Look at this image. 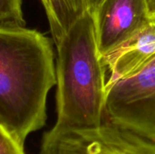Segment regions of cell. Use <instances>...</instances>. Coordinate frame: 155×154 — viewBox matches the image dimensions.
Instances as JSON below:
<instances>
[{"mask_svg":"<svg viewBox=\"0 0 155 154\" xmlns=\"http://www.w3.org/2000/svg\"><path fill=\"white\" fill-rule=\"evenodd\" d=\"M22 0H0V28L25 27Z\"/></svg>","mask_w":155,"mask_h":154,"instance_id":"ba28073f","label":"cell"},{"mask_svg":"<svg viewBox=\"0 0 155 154\" xmlns=\"http://www.w3.org/2000/svg\"><path fill=\"white\" fill-rule=\"evenodd\" d=\"M50 39L25 27L0 28V126L21 143L46 123L56 84Z\"/></svg>","mask_w":155,"mask_h":154,"instance_id":"6da1fadb","label":"cell"},{"mask_svg":"<svg viewBox=\"0 0 155 154\" xmlns=\"http://www.w3.org/2000/svg\"><path fill=\"white\" fill-rule=\"evenodd\" d=\"M93 17L102 57L153 21L144 0H104Z\"/></svg>","mask_w":155,"mask_h":154,"instance_id":"5b68a950","label":"cell"},{"mask_svg":"<svg viewBox=\"0 0 155 154\" xmlns=\"http://www.w3.org/2000/svg\"><path fill=\"white\" fill-rule=\"evenodd\" d=\"M150 17L155 21V0H144Z\"/></svg>","mask_w":155,"mask_h":154,"instance_id":"8fae6325","label":"cell"},{"mask_svg":"<svg viewBox=\"0 0 155 154\" xmlns=\"http://www.w3.org/2000/svg\"><path fill=\"white\" fill-rule=\"evenodd\" d=\"M40 154H155V143L105 119L93 127L53 126L43 134Z\"/></svg>","mask_w":155,"mask_h":154,"instance_id":"3957f363","label":"cell"},{"mask_svg":"<svg viewBox=\"0 0 155 154\" xmlns=\"http://www.w3.org/2000/svg\"><path fill=\"white\" fill-rule=\"evenodd\" d=\"M56 45L70 27L86 12L85 0H41Z\"/></svg>","mask_w":155,"mask_h":154,"instance_id":"52a82bcc","label":"cell"},{"mask_svg":"<svg viewBox=\"0 0 155 154\" xmlns=\"http://www.w3.org/2000/svg\"><path fill=\"white\" fill-rule=\"evenodd\" d=\"M110 72L106 89L137 76L155 64V21L151 22L118 47L102 57Z\"/></svg>","mask_w":155,"mask_h":154,"instance_id":"8992f818","label":"cell"},{"mask_svg":"<svg viewBox=\"0 0 155 154\" xmlns=\"http://www.w3.org/2000/svg\"><path fill=\"white\" fill-rule=\"evenodd\" d=\"M0 154H25L24 144L0 126Z\"/></svg>","mask_w":155,"mask_h":154,"instance_id":"9c48e42d","label":"cell"},{"mask_svg":"<svg viewBox=\"0 0 155 154\" xmlns=\"http://www.w3.org/2000/svg\"><path fill=\"white\" fill-rule=\"evenodd\" d=\"M105 119L155 143V64L106 89Z\"/></svg>","mask_w":155,"mask_h":154,"instance_id":"277c9868","label":"cell"},{"mask_svg":"<svg viewBox=\"0 0 155 154\" xmlns=\"http://www.w3.org/2000/svg\"><path fill=\"white\" fill-rule=\"evenodd\" d=\"M103 2H104V0H85L86 11L92 16H94L95 15V13L97 12L98 8L100 7V5H102Z\"/></svg>","mask_w":155,"mask_h":154,"instance_id":"30bf717a","label":"cell"},{"mask_svg":"<svg viewBox=\"0 0 155 154\" xmlns=\"http://www.w3.org/2000/svg\"><path fill=\"white\" fill-rule=\"evenodd\" d=\"M56 113L54 126L85 128L105 120V66L94 17L86 11L56 44Z\"/></svg>","mask_w":155,"mask_h":154,"instance_id":"7a4b0ae2","label":"cell"}]
</instances>
